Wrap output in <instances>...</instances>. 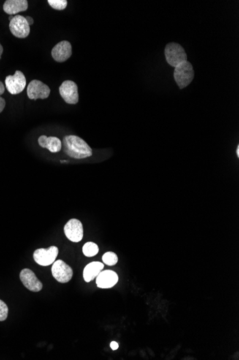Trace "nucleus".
Here are the masks:
<instances>
[{"instance_id": "nucleus-1", "label": "nucleus", "mask_w": 239, "mask_h": 360, "mask_svg": "<svg viewBox=\"0 0 239 360\" xmlns=\"http://www.w3.org/2000/svg\"><path fill=\"white\" fill-rule=\"evenodd\" d=\"M63 149L66 154L75 159H84L93 155L91 147L85 140L76 135H67L63 138Z\"/></svg>"}, {"instance_id": "nucleus-2", "label": "nucleus", "mask_w": 239, "mask_h": 360, "mask_svg": "<svg viewBox=\"0 0 239 360\" xmlns=\"http://www.w3.org/2000/svg\"><path fill=\"white\" fill-rule=\"evenodd\" d=\"M173 75L178 87L181 90L186 88L194 79V67L189 61L183 62L175 68Z\"/></svg>"}, {"instance_id": "nucleus-3", "label": "nucleus", "mask_w": 239, "mask_h": 360, "mask_svg": "<svg viewBox=\"0 0 239 360\" xmlns=\"http://www.w3.org/2000/svg\"><path fill=\"white\" fill-rule=\"evenodd\" d=\"M166 61L172 67H176L180 63L188 59L184 48L176 43H170L165 47Z\"/></svg>"}, {"instance_id": "nucleus-4", "label": "nucleus", "mask_w": 239, "mask_h": 360, "mask_svg": "<svg viewBox=\"0 0 239 360\" xmlns=\"http://www.w3.org/2000/svg\"><path fill=\"white\" fill-rule=\"evenodd\" d=\"M59 253V250L55 246H51L49 248L37 249L33 254V258L38 265L41 266H48L53 264L56 261Z\"/></svg>"}, {"instance_id": "nucleus-5", "label": "nucleus", "mask_w": 239, "mask_h": 360, "mask_svg": "<svg viewBox=\"0 0 239 360\" xmlns=\"http://www.w3.org/2000/svg\"><path fill=\"white\" fill-rule=\"evenodd\" d=\"M51 270L55 280L61 283H68L73 275L72 268L61 260L54 262Z\"/></svg>"}, {"instance_id": "nucleus-6", "label": "nucleus", "mask_w": 239, "mask_h": 360, "mask_svg": "<svg viewBox=\"0 0 239 360\" xmlns=\"http://www.w3.org/2000/svg\"><path fill=\"white\" fill-rule=\"evenodd\" d=\"M9 30L12 34L18 39H25L30 33V27L26 18L20 15H15L11 20Z\"/></svg>"}, {"instance_id": "nucleus-7", "label": "nucleus", "mask_w": 239, "mask_h": 360, "mask_svg": "<svg viewBox=\"0 0 239 360\" xmlns=\"http://www.w3.org/2000/svg\"><path fill=\"white\" fill-rule=\"evenodd\" d=\"M6 88L11 94L21 93L26 87V78L22 71H16L13 76H7L5 79Z\"/></svg>"}, {"instance_id": "nucleus-8", "label": "nucleus", "mask_w": 239, "mask_h": 360, "mask_svg": "<svg viewBox=\"0 0 239 360\" xmlns=\"http://www.w3.org/2000/svg\"><path fill=\"white\" fill-rule=\"evenodd\" d=\"M50 92L51 90L50 87L39 80H33L30 82L27 89L28 97L34 101L38 99H47L50 96Z\"/></svg>"}, {"instance_id": "nucleus-9", "label": "nucleus", "mask_w": 239, "mask_h": 360, "mask_svg": "<svg viewBox=\"0 0 239 360\" xmlns=\"http://www.w3.org/2000/svg\"><path fill=\"white\" fill-rule=\"evenodd\" d=\"M60 96L67 104H76L79 101L78 87L72 81H65L59 88Z\"/></svg>"}, {"instance_id": "nucleus-10", "label": "nucleus", "mask_w": 239, "mask_h": 360, "mask_svg": "<svg viewBox=\"0 0 239 360\" xmlns=\"http://www.w3.org/2000/svg\"><path fill=\"white\" fill-rule=\"evenodd\" d=\"M64 232L71 242H80L83 238V226L81 222L76 219L69 220L65 226Z\"/></svg>"}, {"instance_id": "nucleus-11", "label": "nucleus", "mask_w": 239, "mask_h": 360, "mask_svg": "<svg viewBox=\"0 0 239 360\" xmlns=\"http://www.w3.org/2000/svg\"><path fill=\"white\" fill-rule=\"evenodd\" d=\"M20 278L23 285L30 291L39 292L42 289V283L30 269H23L20 272Z\"/></svg>"}, {"instance_id": "nucleus-12", "label": "nucleus", "mask_w": 239, "mask_h": 360, "mask_svg": "<svg viewBox=\"0 0 239 360\" xmlns=\"http://www.w3.org/2000/svg\"><path fill=\"white\" fill-rule=\"evenodd\" d=\"M72 45L67 41L58 43L52 50L51 54L53 59L58 63L67 61L72 55Z\"/></svg>"}, {"instance_id": "nucleus-13", "label": "nucleus", "mask_w": 239, "mask_h": 360, "mask_svg": "<svg viewBox=\"0 0 239 360\" xmlns=\"http://www.w3.org/2000/svg\"><path fill=\"white\" fill-rule=\"evenodd\" d=\"M119 280L118 274L110 270L101 271L96 277V284L98 288L107 289L115 286Z\"/></svg>"}, {"instance_id": "nucleus-14", "label": "nucleus", "mask_w": 239, "mask_h": 360, "mask_svg": "<svg viewBox=\"0 0 239 360\" xmlns=\"http://www.w3.org/2000/svg\"><path fill=\"white\" fill-rule=\"evenodd\" d=\"M28 1L27 0H7L4 1L3 9L9 15H15L28 9Z\"/></svg>"}, {"instance_id": "nucleus-15", "label": "nucleus", "mask_w": 239, "mask_h": 360, "mask_svg": "<svg viewBox=\"0 0 239 360\" xmlns=\"http://www.w3.org/2000/svg\"><path fill=\"white\" fill-rule=\"evenodd\" d=\"M38 143L42 148H46L51 152V153H58L61 150V140L59 138L56 137H47L46 135H42L38 139Z\"/></svg>"}, {"instance_id": "nucleus-16", "label": "nucleus", "mask_w": 239, "mask_h": 360, "mask_svg": "<svg viewBox=\"0 0 239 360\" xmlns=\"http://www.w3.org/2000/svg\"><path fill=\"white\" fill-rule=\"evenodd\" d=\"M104 269L103 263L101 262H93L85 266L83 270V278L85 282L89 283L94 280Z\"/></svg>"}, {"instance_id": "nucleus-17", "label": "nucleus", "mask_w": 239, "mask_h": 360, "mask_svg": "<svg viewBox=\"0 0 239 360\" xmlns=\"http://www.w3.org/2000/svg\"><path fill=\"white\" fill-rule=\"evenodd\" d=\"M82 253L85 256L91 258L96 256L99 253V247L94 242H87L82 247Z\"/></svg>"}, {"instance_id": "nucleus-18", "label": "nucleus", "mask_w": 239, "mask_h": 360, "mask_svg": "<svg viewBox=\"0 0 239 360\" xmlns=\"http://www.w3.org/2000/svg\"><path fill=\"white\" fill-rule=\"evenodd\" d=\"M102 261L107 266H113L118 263V258L116 254L112 252H107L102 256Z\"/></svg>"}, {"instance_id": "nucleus-19", "label": "nucleus", "mask_w": 239, "mask_h": 360, "mask_svg": "<svg viewBox=\"0 0 239 360\" xmlns=\"http://www.w3.org/2000/svg\"><path fill=\"white\" fill-rule=\"evenodd\" d=\"M50 7L57 10H63L68 5L67 0H47Z\"/></svg>"}, {"instance_id": "nucleus-20", "label": "nucleus", "mask_w": 239, "mask_h": 360, "mask_svg": "<svg viewBox=\"0 0 239 360\" xmlns=\"http://www.w3.org/2000/svg\"><path fill=\"white\" fill-rule=\"evenodd\" d=\"M8 312H9V309H8L7 306L4 301L0 300V321H4L7 319Z\"/></svg>"}, {"instance_id": "nucleus-21", "label": "nucleus", "mask_w": 239, "mask_h": 360, "mask_svg": "<svg viewBox=\"0 0 239 360\" xmlns=\"http://www.w3.org/2000/svg\"><path fill=\"white\" fill-rule=\"evenodd\" d=\"M5 106V99H4V98H2L1 96H0V113H1V112H2V111L4 110Z\"/></svg>"}, {"instance_id": "nucleus-22", "label": "nucleus", "mask_w": 239, "mask_h": 360, "mask_svg": "<svg viewBox=\"0 0 239 360\" xmlns=\"http://www.w3.org/2000/svg\"><path fill=\"white\" fill-rule=\"evenodd\" d=\"M110 347H111L112 350H116L119 348V345H118L116 342L113 341V342H112L111 343H110Z\"/></svg>"}, {"instance_id": "nucleus-23", "label": "nucleus", "mask_w": 239, "mask_h": 360, "mask_svg": "<svg viewBox=\"0 0 239 360\" xmlns=\"http://www.w3.org/2000/svg\"><path fill=\"white\" fill-rule=\"evenodd\" d=\"M5 91V87H4V84L0 81V96L3 94Z\"/></svg>"}, {"instance_id": "nucleus-24", "label": "nucleus", "mask_w": 239, "mask_h": 360, "mask_svg": "<svg viewBox=\"0 0 239 360\" xmlns=\"http://www.w3.org/2000/svg\"><path fill=\"white\" fill-rule=\"evenodd\" d=\"M25 18H26L27 21H28L30 26V25H33V24H34V20H33V17H30V16H27V17H25Z\"/></svg>"}, {"instance_id": "nucleus-25", "label": "nucleus", "mask_w": 239, "mask_h": 360, "mask_svg": "<svg viewBox=\"0 0 239 360\" xmlns=\"http://www.w3.org/2000/svg\"><path fill=\"white\" fill-rule=\"evenodd\" d=\"M3 50H4V49H3V47L2 45H1V44H0V60H1V55H2L3 53Z\"/></svg>"}, {"instance_id": "nucleus-26", "label": "nucleus", "mask_w": 239, "mask_h": 360, "mask_svg": "<svg viewBox=\"0 0 239 360\" xmlns=\"http://www.w3.org/2000/svg\"><path fill=\"white\" fill-rule=\"evenodd\" d=\"M237 156L239 157V145L237 146Z\"/></svg>"}, {"instance_id": "nucleus-27", "label": "nucleus", "mask_w": 239, "mask_h": 360, "mask_svg": "<svg viewBox=\"0 0 239 360\" xmlns=\"http://www.w3.org/2000/svg\"><path fill=\"white\" fill-rule=\"evenodd\" d=\"M13 17H12V15L9 16V20H10V21H11V20H12V18H13Z\"/></svg>"}]
</instances>
